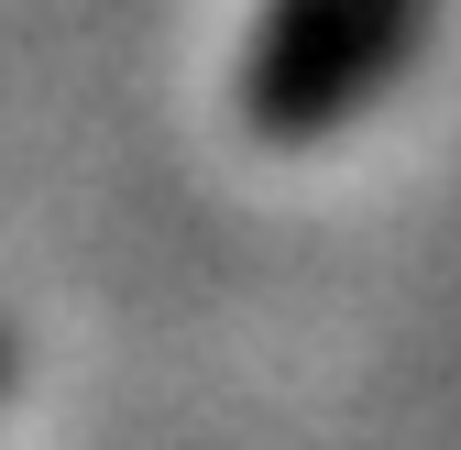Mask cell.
I'll return each mask as SVG.
<instances>
[{"label": "cell", "mask_w": 461, "mask_h": 450, "mask_svg": "<svg viewBox=\"0 0 461 450\" xmlns=\"http://www.w3.org/2000/svg\"><path fill=\"white\" fill-rule=\"evenodd\" d=\"M0 374H12V352H0Z\"/></svg>", "instance_id": "cell-1"}]
</instances>
